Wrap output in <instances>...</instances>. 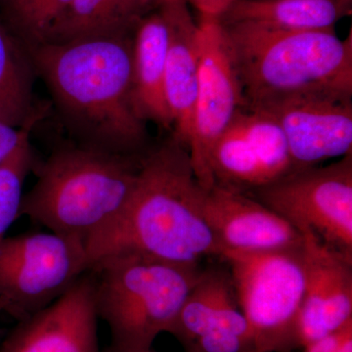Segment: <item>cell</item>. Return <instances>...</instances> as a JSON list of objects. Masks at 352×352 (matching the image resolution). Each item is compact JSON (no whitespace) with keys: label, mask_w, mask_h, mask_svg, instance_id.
Masks as SVG:
<instances>
[{"label":"cell","mask_w":352,"mask_h":352,"mask_svg":"<svg viewBox=\"0 0 352 352\" xmlns=\"http://www.w3.org/2000/svg\"><path fill=\"white\" fill-rule=\"evenodd\" d=\"M30 138L31 133L27 134L0 166V245L14 221L20 219L23 187L36 164Z\"/></svg>","instance_id":"7402d4cb"},{"label":"cell","mask_w":352,"mask_h":352,"mask_svg":"<svg viewBox=\"0 0 352 352\" xmlns=\"http://www.w3.org/2000/svg\"><path fill=\"white\" fill-rule=\"evenodd\" d=\"M36 76L29 51L0 18V124L20 129L32 117Z\"/></svg>","instance_id":"ffe728a7"},{"label":"cell","mask_w":352,"mask_h":352,"mask_svg":"<svg viewBox=\"0 0 352 352\" xmlns=\"http://www.w3.org/2000/svg\"><path fill=\"white\" fill-rule=\"evenodd\" d=\"M134 32L28 50L74 142L126 156L151 148L132 100Z\"/></svg>","instance_id":"6da1fadb"},{"label":"cell","mask_w":352,"mask_h":352,"mask_svg":"<svg viewBox=\"0 0 352 352\" xmlns=\"http://www.w3.org/2000/svg\"><path fill=\"white\" fill-rule=\"evenodd\" d=\"M206 190L188 150L171 136L150 148L126 207L87 244L91 267L106 256L136 254L168 263L200 265L222 249L206 221Z\"/></svg>","instance_id":"7a4b0ae2"},{"label":"cell","mask_w":352,"mask_h":352,"mask_svg":"<svg viewBox=\"0 0 352 352\" xmlns=\"http://www.w3.org/2000/svg\"><path fill=\"white\" fill-rule=\"evenodd\" d=\"M91 270L82 241L54 232L7 237L0 245V302L18 321L61 298Z\"/></svg>","instance_id":"52a82bcc"},{"label":"cell","mask_w":352,"mask_h":352,"mask_svg":"<svg viewBox=\"0 0 352 352\" xmlns=\"http://www.w3.org/2000/svg\"><path fill=\"white\" fill-rule=\"evenodd\" d=\"M98 320L89 270L50 307L18 321L0 352H101Z\"/></svg>","instance_id":"7c38bea8"},{"label":"cell","mask_w":352,"mask_h":352,"mask_svg":"<svg viewBox=\"0 0 352 352\" xmlns=\"http://www.w3.org/2000/svg\"><path fill=\"white\" fill-rule=\"evenodd\" d=\"M351 9L352 0H236L219 20L284 31H328Z\"/></svg>","instance_id":"ac0fdd59"},{"label":"cell","mask_w":352,"mask_h":352,"mask_svg":"<svg viewBox=\"0 0 352 352\" xmlns=\"http://www.w3.org/2000/svg\"><path fill=\"white\" fill-rule=\"evenodd\" d=\"M98 318L110 331L105 352H146L168 333L201 274L185 265L136 254L106 256L91 267Z\"/></svg>","instance_id":"5b68a950"},{"label":"cell","mask_w":352,"mask_h":352,"mask_svg":"<svg viewBox=\"0 0 352 352\" xmlns=\"http://www.w3.org/2000/svg\"><path fill=\"white\" fill-rule=\"evenodd\" d=\"M170 27L161 11L145 16L134 32L132 100L139 117L164 129H173L164 98V73Z\"/></svg>","instance_id":"e0dca14e"},{"label":"cell","mask_w":352,"mask_h":352,"mask_svg":"<svg viewBox=\"0 0 352 352\" xmlns=\"http://www.w3.org/2000/svg\"><path fill=\"white\" fill-rule=\"evenodd\" d=\"M144 155L113 154L74 141L57 146L36 162V182L23 195L20 217L87 244L126 207Z\"/></svg>","instance_id":"3957f363"},{"label":"cell","mask_w":352,"mask_h":352,"mask_svg":"<svg viewBox=\"0 0 352 352\" xmlns=\"http://www.w3.org/2000/svg\"><path fill=\"white\" fill-rule=\"evenodd\" d=\"M252 109L276 120L288 143L294 170L352 154V95L298 92Z\"/></svg>","instance_id":"8fae6325"},{"label":"cell","mask_w":352,"mask_h":352,"mask_svg":"<svg viewBox=\"0 0 352 352\" xmlns=\"http://www.w3.org/2000/svg\"><path fill=\"white\" fill-rule=\"evenodd\" d=\"M198 29V89L188 153L197 178L208 190L214 185L210 168L212 147L245 101L221 22L200 18Z\"/></svg>","instance_id":"9c48e42d"},{"label":"cell","mask_w":352,"mask_h":352,"mask_svg":"<svg viewBox=\"0 0 352 352\" xmlns=\"http://www.w3.org/2000/svg\"><path fill=\"white\" fill-rule=\"evenodd\" d=\"M155 8V0H72L51 28L45 43H68L133 32Z\"/></svg>","instance_id":"d6986e66"},{"label":"cell","mask_w":352,"mask_h":352,"mask_svg":"<svg viewBox=\"0 0 352 352\" xmlns=\"http://www.w3.org/2000/svg\"><path fill=\"white\" fill-rule=\"evenodd\" d=\"M245 107L285 95L332 91L352 95V36L335 30L284 31L250 23L224 24Z\"/></svg>","instance_id":"277c9868"},{"label":"cell","mask_w":352,"mask_h":352,"mask_svg":"<svg viewBox=\"0 0 352 352\" xmlns=\"http://www.w3.org/2000/svg\"><path fill=\"white\" fill-rule=\"evenodd\" d=\"M184 349L208 333H229L251 340L229 270H201L170 332Z\"/></svg>","instance_id":"9a60e30c"},{"label":"cell","mask_w":352,"mask_h":352,"mask_svg":"<svg viewBox=\"0 0 352 352\" xmlns=\"http://www.w3.org/2000/svg\"><path fill=\"white\" fill-rule=\"evenodd\" d=\"M160 11L170 27L164 98L175 131L173 138L188 150L198 89V23L194 22L188 6Z\"/></svg>","instance_id":"2e32d148"},{"label":"cell","mask_w":352,"mask_h":352,"mask_svg":"<svg viewBox=\"0 0 352 352\" xmlns=\"http://www.w3.org/2000/svg\"><path fill=\"white\" fill-rule=\"evenodd\" d=\"M200 14V18L220 19L236 0H185Z\"/></svg>","instance_id":"d4e9b609"},{"label":"cell","mask_w":352,"mask_h":352,"mask_svg":"<svg viewBox=\"0 0 352 352\" xmlns=\"http://www.w3.org/2000/svg\"><path fill=\"white\" fill-rule=\"evenodd\" d=\"M305 293L300 322V349L352 323V258L302 236Z\"/></svg>","instance_id":"4fadbf2b"},{"label":"cell","mask_w":352,"mask_h":352,"mask_svg":"<svg viewBox=\"0 0 352 352\" xmlns=\"http://www.w3.org/2000/svg\"><path fill=\"white\" fill-rule=\"evenodd\" d=\"M146 352H155V351H153V349H150V351H146Z\"/></svg>","instance_id":"f1b7e54d"},{"label":"cell","mask_w":352,"mask_h":352,"mask_svg":"<svg viewBox=\"0 0 352 352\" xmlns=\"http://www.w3.org/2000/svg\"><path fill=\"white\" fill-rule=\"evenodd\" d=\"M352 336V323L342 330L325 336L302 347L303 352H340L347 338Z\"/></svg>","instance_id":"cb8c5ba5"},{"label":"cell","mask_w":352,"mask_h":352,"mask_svg":"<svg viewBox=\"0 0 352 352\" xmlns=\"http://www.w3.org/2000/svg\"><path fill=\"white\" fill-rule=\"evenodd\" d=\"M247 194L302 236L352 258V154L328 166L292 171Z\"/></svg>","instance_id":"ba28073f"},{"label":"cell","mask_w":352,"mask_h":352,"mask_svg":"<svg viewBox=\"0 0 352 352\" xmlns=\"http://www.w3.org/2000/svg\"><path fill=\"white\" fill-rule=\"evenodd\" d=\"M302 245L271 252L228 251L221 256L229 265L254 352L300 349L298 322L305 293Z\"/></svg>","instance_id":"8992f818"},{"label":"cell","mask_w":352,"mask_h":352,"mask_svg":"<svg viewBox=\"0 0 352 352\" xmlns=\"http://www.w3.org/2000/svg\"><path fill=\"white\" fill-rule=\"evenodd\" d=\"M72 0H0L2 22L29 50L45 43L48 32Z\"/></svg>","instance_id":"44dd1931"},{"label":"cell","mask_w":352,"mask_h":352,"mask_svg":"<svg viewBox=\"0 0 352 352\" xmlns=\"http://www.w3.org/2000/svg\"><path fill=\"white\" fill-rule=\"evenodd\" d=\"M340 352H352V336L347 338Z\"/></svg>","instance_id":"4316f807"},{"label":"cell","mask_w":352,"mask_h":352,"mask_svg":"<svg viewBox=\"0 0 352 352\" xmlns=\"http://www.w3.org/2000/svg\"><path fill=\"white\" fill-rule=\"evenodd\" d=\"M214 184L249 193L294 170L288 143L276 120L247 107L235 113L210 157Z\"/></svg>","instance_id":"30bf717a"},{"label":"cell","mask_w":352,"mask_h":352,"mask_svg":"<svg viewBox=\"0 0 352 352\" xmlns=\"http://www.w3.org/2000/svg\"><path fill=\"white\" fill-rule=\"evenodd\" d=\"M47 111V105L38 106L32 117L20 129L0 124V166L15 151L22 139L27 134L31 133L32 129L38 124L39 120L45 117Z\"/></svg>","instance_id":"603a6c76"},{"label":"cell","mask_w":352,"mask_h":352,"mask_svg":"<svg viewBox=\"0 0 352 352\" xmlns=\"http://www.w3.org/2000/svg\"><path fill=\"white\" fill-rule=\"evenodd\" d=\"M157 8L162 11L175 10L187 6L185 0H155Z\"/></svg>","instance_id":"484cf974"},{"label":"cell","mask_w":352,"mask_h":352,"mask_svg":"<svg viewBox=\"0 0 352 352\" xmlns=\"http://www.w3.org/2000/svg\"><path fill=\"white\" fill-rule=\"evenodd\" d=\"M204 214L222 254L295 249L303 243L302 234L270 208L217 184L206 190Z\"/></svg>","instance_id":"5bb4252c"},{"label":"cell","mask_w":352,"mask_h":352,"mask_svg":"<svg viewBox=\"0 0 352 352\" xmlns=\"http://www.w3.org/2000/svg\"><path fill=\"white\" fill-rule=\"evenodd\" d=\"M4 312V310H3V305H2V303L0 302V315H1L2 314H3Z\"/></svg>","instance_id":"83f0119b"}]
</instances>
